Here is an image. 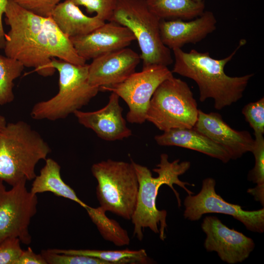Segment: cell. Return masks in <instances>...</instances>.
<instances>
[{
  "instance_id": "1",
  "label": "cell",
  "mask_w": 264,
  "mask_h": 264,
  "mask_svg": "<svg viewBox=\"0 0 264 264\" xmlns=\"http://www.w3.org/2000/svg\"><path fill=\"white\" fill-rule=\"evenodd\" d=\"M246 42L245 40H240L232 53L221 59L211 57L208 52L192 49L187 52L181 48L173 49L175 63L172 72L194 80L198 88L200 101L212 98L215 108L220 110L242 98L254 75L252 73L231 77L224 72L225 65Z\"/></svg>"
},
{
  "instance_id": "2",
  "label": "cell",
  "mask_w": 264,
  "mask_h": 264,
  "mask_svg": "<svg viewBox=\"0 0 264 264\" xmlns=\"http://www.w3.org/2000/svg\"><path fill=\"white\" fill-rule=\"evenodd\" d=\"M168 158L169 156L166 154L160 155L159 163L156 168L153 170L158 174L155 177L153 176L151 171L147 167L131 160L139 184L136 206L131 220L134 225L133 235L139 241L143 239L142 231L145 228H149L154 233L158 234L162 241H164L166 238L167 212L165 210L158 209L156 205L158 190L161 185L166 184L173 190L179 207L181 206V201L174 184L183 189L188 195L194 194L186 186H194L195 185L182 181L179 178V176L189 169L190 162L187 161L180 162L179 159L170 162Z\"/></svg>"
},
{
  "instance_id": "3",
  "label": "cell",
  "mask_w": 264,
  "mask_h": 264,
  "mask_svg": "<svg viewBox=\"0 0 264 264\" xmlns=\"http://www.w3.org/2000/svg\"><path fill=\"white\" fill-rule=\"evenodd\" d=\"M10 30L5 34V56L20 62L25 67H33L43 77L53 75L44 30V17L37 15L8 0L4 14Z\"/></svg>"
},
{
  "instance_id": "4",
  "label": "cell",
  "mask_w": 264,
  "mask_h": 264,
  "mask_svg": "<svg viewBox=\"0 0 264 264\" xmlns=\"http://www.w3.org/2000/svg\"><path fill=\"white\" fill-rule=\"evenodd\" d=\"M50 152L47 143L27 123H7L0 134V179L11 186L33 180L36 165Z\"/></svg>"
},
{
  "instance_id": "5",
  "label": "cell",
  "mask_w": 264,
  "mask_h": 264,
  "mask_svg": "<svg viewBox=\"0 0 264 264\" xmlns=\"http://www.w3.org/2000/svg\"><path fill=\"white\" fill-rule=\"evenodd\" d=\"M51 64L59 73V91L34 105L31 116L36 120L65 118L87 105L100 90L88 81V64L78 65L54 58Z\"/></svg>"
},
{
  "instance_id": "6",
  "label": "cell",
  "mask_w": 264,
  "mask_h": 264,
  "mask_svg": "<svg viewBox=\"0 0 264 264\" xmlns=\"http://www.w3.org/2000/svg\"><path fill=\"white\" fill-rule=\"evenodd\" d=\"M160 20L149 8L146 0H117L110 22L128 28L141 50L143 68L152 65L168 66L173 59L170 49L162 43Z\"/></svg>"
},
{
  "instance_id": "7",
  "label": "cell",
  "mask_w": 264,
  "mask_h": 264,
  "mask_svg": "<svg viewBox=\"0 0 264 264\" xmlns=\"http://www.w3.org/2000/svg\"><path fill=\"white\" fill-rule=\"evenodd\" d=\"M91 171L97 181L96 194L100 206L131 220L139 188L132 163L109 159L93 164Z\"/></svg>"
},
{
  "instance_id": "8",
  "label": "cell",
  "mask_w": 264,
  "mask_h": 264,
  "mask_svg": "<svg viewBox=\"0 0 264 264\" xmlns=\"http://www.w3.org/2000/svg\"><path fill=\"white\" fill-rule=\"evenodd\" d=\"M199 110L185 82L174 76L162 82L154 93L146 120L165 132L172 129L193 128Z\"/></svg>"
},
{
  "instance_id": "9",
  "label": "cell",
  "mask_w": 264,
  "mask_h": 264,
  "mask_svg": "<svg viewBox=\"0 0 264 264\" xmlns=\"http://www.w3.org/2000/svg\"><path fill=\"white\" fill-rule=\"evenodd\" d=\"M22 181L7 190L0 179V243L4 239L18 238L28 245L32 241L29 227L37 212V195L28 191Z\"/></svg>"
},
{
  "instance_id": "10",
  "label": "cell",
  "mask_w": 264,
  "mask_h": 264,
  "mask_svg": "<svg viewBox=\"0 0 264 264\" xmlns=\"http://www.w3.org/2000/svg\"><path fill=\"white\" fill-rule=\"evenodd\" d=\"M174 76L167 66L152 65L134 72L122 82L102 87L100 90L113 92L127 104V121L141 124L146 121L147 112L155 90L165 80Z\"/></svg>"
},
{
  "instance_id": "11",
  "label": "cell",
  "mask_w": 264,
  "mask_h": 264,
  "mask_svg": "<svg viewBox=\"0 0 264 264\" xmlns=\"http://www.w3.org/2000/svg\"><path fill=\"white\" fill-rule=\"evenodd\" d=\"M216 180L207 177L202 180L200 191L196 195H188L184 200L183 217L197 221L206 214L219 213L232 216L250 231L264 232V208L247 211L238 204L226 201L216 193Z\"/></svg>"
},
{
  "instance_id": "12",
  "label": "cell",
  "mask_w": 264,
  "mask_h": 264,
  "mask_svg": "<svg viewBox=\"0 0 264 264\" xmlns=\"http://www.w3.org/2000/svg\"><path fill=\"white\" fill-rule=\"evenodd\" d=\"M201 229L206 235L204 246L208 252H216L229 264L242 263L249 256L255 247L252 239L234 229H230L216 216H206Z\"/></svg>"
},
{
  "instance_id": "13",
  "label": "cell",
  "mask_w": 264,
  "mask_h": 264,
  "mask_svg": "<svg viewBox=\"0 0 264 264\" xmlns=\"http://www.w3.org/2000/svg\"><path fill=\"white\" fill-rule=\"evenodd\" d=\"M70 39L78 55L86 61L127 47L135 40L128 28L113 22Z\"/></svg>"
},
{
  "instance_id": "14",
  "label": "cell",
  "mask_w": 264,
  "mask_h": 264,
  "mask_svg": "<svg viewBox=\"0 0 264 264\" xmlns=\"http://www.w3.org/2000/svg\"><path fill=\"white\" fill-rule=\"evenodd\" d=\"M193 129L224 148L231 159L240 158L253 150L255 140L249 132L233 129L218 113H206L199 110Z\"/></svg>"
},
{
  "instance_id": "15",
  "label": "cell",
  "mask_w": 264,
  "mask_h": 264,
  "mask_svg": "<svg viewBox=\"0 0 264 264\" xmlns=\"http://www.w3.org/2000/svg\"><path fill=\"white\" fill-rule=\"evenodd\" d=\"M141 60L140 55L127 47L98 57L88 65V81L99 88L120 83L135 72Z\"/></svg>"
},
{
  "instance_id": "16",
  "label": "cell",
  "mask_w": 264,
  "mask_h": 264,
  "mask_svg": "<svg viewBox=\"0 0 264 264\" xmlns=\"http://www.w3.org/2000/svg\"><path fill=\"white\" fill-rule=\"evenodd\" d=\"M119 96L111 92L107 105L94 111L78 110L74 114L79 123L93 131L98 137L107 141L128 138L132 134L122 116L123 108L119 104Z\"/></svg>"
},
{
  "instance_id": "17",
  "label": "cell",
  "mask_w": 264,
  "mask_h": 264,
  "mask_svg": "<svg viewBox=\"0 0 264 264\" xmlns=\"http://www.w3.org/2000/svg\"><path fill=\"white\" fill-rule=\"evenodd\" d=\"M217 22L214 14L209 11L190 21L161 20V39L170 49L181 48L187 44H195L203 40L216 30Z\"/></svg>"
},
{
  "instance_id": "18",
  "label": "cell",
  "mask_w": 264,
  "mask_h": 264,
  "mask_svg": "<svg viewBox=\"0 0 264 264\" xmlns=\"http://www.w3.org/2000/svg\"><path fill=\"white\" fill-rule=\"evenodd\" d=\"M155 135L161 146H176L196 151L217 158L224 163L231 159L227 151L193 128L172 129Z\"/></svg>"
},
{
  "instance_id": "19",
  "label": "cell",
  "mask_w": 264,
  "mask_h": 264,
  "mask_svg": "<svg viewBox=\"0 0 264 264\" xmlns=\"http://www.w3.org/2000/svg\"><path fill=\"white\" fill-rule=\"evenodd\" d=\"M50 17L69 38L87 34L105 23L96 15H85L78 6L69 0L59 3Z\"/></svg>"
},
{
  "instance_id": "20",
  "label": "cell",
  "mask_w": 264,
  "mask_h": 264,
  "mask_svg": "<svg viewBox=\"0 0 264 264\" xmlns=\"http://www.w3.org/2000/svg\"><path fill=\"white\" fill-rule=\"evenodd\" d=\"M60 171L61 166L55 160L50 158H46L40 174L33 179L30 192L36 195L51 192L57 196L74 201L85 209L88 205L63 181Z\"/></svg>"
},
{
  "instance_id": "21",
  "label": "cell",
  "mask_w": 264,
  "mask_h": 264,
  "mask_svg": "<svg viewBox=\"0 0 264 264\" xmlns=\"http://www.w3.org/2000/svg\"><path fill=\"white\" fill-rule=\"evenodd\" d=\"M150 10L160 20H191L205 11L203 0H146Z\"/></svg>"
},
{
  "instance_id": "22",
  "label": "cell",
  "mask_w": 264,
  "mask_h": 264,
  "mask_svg": "<svg viewBox=\"0 0 264 264\" xmlns=\"http://www.w3.org/2000/svg\"><path fill=\"white\" fill-rule=\"evenodd\" d=\"M43 24L51 58L78 65L86 64V61L77 53L70 38L60 29L50 16L44 17Z\"/></svg>"
},
{
  "instance_id": "23",
  "label": "cell",
  "mask_w": 264,
  "mask_h": 264,
  "mask_svg": "<svg viewBox=\"0 0 264 264\" xmlns=\"http://www.w3.org/2000/svg\"><path fill=\"white\" fill-rule=\"evenodd\" d=\"M58 253L82 255L99 259L109 264H145L150 262L145 250H101L49 249Z\"/></svg>"
},
{
  "instance_id": "24",
  "label": "cell",
  "mask_w": 264,
  "mask_h": 264,
  "mask_svg": "<svg viewBox=\"0 0 264 264\" xmlns=\"http://www.w3.org/2000/svg\"><path fill=\"white\" fill-rule=\"evenodd\" d=\"M85 209L105 240L118 246L129 244L130 239L127 231L116 220L109 218L102 207L93 208L88 205Z\"/></svg>"
},
{
  "instance_id": "25",
  "label": "cell",
  "mask_w": 264,
  "mask_h": 264,
  "mask_svg": "<svg viewBox=\"0 0 264 264\" xmlns=\"http://www.w3.org/2000/svg\"><path fill=\"white\" fill-rule=\"evenodd\" d=\"M24 67L19 61L0 54V106L14 100V81L21 76Z\"/></svg>"
},
{
  "instance_id": "26",
  "label": "cell",
  "mask_w": 264,
  "mask_h": 264,
  "mask_svg": "<svg viewBox=\"0 0 264 264\" xmlns=\"http://www.w3.org/2000/svg\"><path fill=\"white\" fill-rule=\"evenodd\" d=\"M255 142L253 153L255 165L249 173L248 179L256 184V186L264 187V138L263 134H254Z\"/></svg>"
},
{
  "instance_id": "27",
  "label": "cell",
  "mask_w": 264,
  "mask_h": 264,
  "mask_svg": "<svg viewBox=\"0 0 264 264\" xmlns=\"http://www.w3.org/2000/svg\"><path fill=\"white\" fill-rule=\"evenodd\" d=\"M41 254L47 264H109L97 258L82 255L55 253L49 249L42 250Z\"/></svg>"
},
{
  "instance_id": "28",
  "label": "cell",
  "mask_w": 264,
  "mask_h": 264,
  "mask_svg": "<svg viewBox=\"0 0 264 264\" xmlns=\"http://www.w3.org/2000/svg\"><path fill=\"white\" fill-rule=\"evenodd\" d=\"M77 6L86 7L89 14L96 13V16L103 20L110 22L112 17L117 0H69Z\"/></svg>"
},
{
  "instance_id": "29",
  "label": "cell",
  "mask_w": 264,
  "mask_h": 264,
  "mask_svg": "<svg viewBox=\"0 0 264 264\" xmlns=\"http://www.w3.org/2000/svg\"><path fill=\"white\" fill-rule=\"evenodd\" d=\"M242 113L254 134L264 133V98L246 105L242 110Z\"/></svg>"
},
{
  "instance_id": "30",
  "label": "cell",
  "mask_w": 264,
  "mask_h": 264,
  "mask_svg": "<svg viewBox=\"0 0 264 264\" xmlns=\"http://www.w3.org/2000/svg\"><path fill=\"white\" fill-rule=\"evenodd\" d=\"M21 241L17 238L10 237L0 243V264H16L22 250Z\"/></svg>"
},
{
  "instance_id": "31",
  "label": "cell",
  "mask_w": 264,
  "mask_h": 264,
  "mask_svg": "<svg viewBox=\"0 0 264 264\" xmlns=\"http://www.w3.org/2000/svg\"><path fill=\"white\" fill-rule=\"evenodd\" d=\"M22 8L43 17H50L61 0H11Z\"/></svg>"
},
{
  "instance_id": "32",
  "label": "cell",
  "mask_w": 264,
  "mask_h": 264,
  "mask_svg": "<svg viewBox=\"0 0 264 264\" xmlns=\"http://www.w3.org/2000/svg\"><path fill=\"white\" fill-rule=\"evenodd\" d=\"M16 264H47L41 254L35 253L31 247L23 250Z\"/></svg>"
},
{
  "instance_id": "33",
  "label": "cell",
  "mask_w": 264,
  "mask_h": 264,
  "mask_svg": "<svg viewBox=\"0 0 264 264\" xmlns=\"http://www.w3.org/2000/svg\"><path fill=\"white\" fill-rule=\"evenodd\" d=\"M8 0H0V49H3L5 43V34L3 24L2 17L4 14Z\"/></svg>"
},
{
  "instance_id": "34",
  "label": "cell",
  "mask_w": 264,
  "mask_h": 264,
  "mask_svg": "<svg viewBox=\"0 0 264 264\" xmlns=\"http://www.w3.org/2000/svg\"><path fill=\"white\" fill-rule=\"evenodd\" d=\"M247 192L252 195L254 199L259 201L264 207V187L256 186L254 188L248 189Z\"/></svg>"
},
{
  "instance_id": "35",
  "label": "cell",
  "mask_w": 264,
  "mask_h": 264,
  "mask_svg": "<svg viewBox=\"0 0 264 264\" xmlns=\"http://www.w3.org/2000/svg\"><path fill=\"white\" fill-rule=\"evenodd\" d=\"M6 124L7 122L5 118L0 114V134Z\"/></svg>"
}]
</instances>
